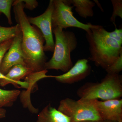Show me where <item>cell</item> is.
Segmentation results:
<instances>
[{
  "instance_id": "6da1fadb",
  "label": "cell",
  "mask_w": 122,
  "mask_h": 122,
  "mask_svg": "<svg viewBox=\"0 0 122 122\" xmlns=\"http://www.w3.org/2000/svg\"><path fill=\"white\" fill-rule=\"evenodd\" d=\"M12 6L15 20L22 31L21 49L25 63L33 72L44 70L47 57L44 50L43 35L29 22L22 0H14Z\"/></svg>"
},
{
  "instance_id": "7a4b0ae2",
  "label": "cell",
  "mask_w": 122,
  "mask_h": 122,
  "mask_svg": "<svg viewBox=\"0 0 122 122\" xmlns=\"http://www.w3.org/2000/svg\"><path fill=\"white\" fill-rule=\"evenodd\" d=\"M86 37L90 57L95 66L106 70L115 61L122 52V45L110 38L103 26L92 25Z\"/></svg>"
},
{
  "instance_id": "3957f363",
  "label": "cell",
  "mask_w": 122,
  "mask_h": 122,
  "mask_svg": "<svg viewBox=\"0 0 122 122\" xmlns=\"http://www.w3.org/2000/svg\"><path fill=\"white\" fill-rule=\"evenodd\" d=\"M55 42L52 57L45 65V70H61L65 73L72 66L71 53L77 46V40L72 31H65L57 27L52 30Z\"/></svg>"
},
{
  "instance_id": "277c9868",
  "label": "cell",
  "mask_w": 122,
  "mask_h": 122,
  "mask_svg": "<svg viewBox=\"0 0 122 122\" xmlns=\"http://www.w3.org/2000/svg\"><path fill=\"white\" fill-rule=\"evenodd\" d=\"M122 75L107 74L100 82H87L79 88L77 95L80 99L105 101L122 97Z\"/></svg>"
},
{
  "instance_id": "5b68a950",
  "label": "cell",
  "mask_w": 122,
  "mask_h": 122,
  "mask_svg": "<svg viewBox=\"0 0 122 122\" xmlns=\"http://www.w3.org/2000/svg\"><path fill=\"white\" fill-rule=\"evenodd\" d=\"M96 100L66 98L61 100L57 110L69 117L70 122L102 120L97 109Z\"/></svg>"
},
{
  "instance_id": "8992f818",
  "label": "cell",
  "mask_w": 122,
  "mask_h": 122,
  "mask_svg": "<svg viewBox=\"0 0 122 122\" xmlns=\"http://www.w3.org/2000/svg\"><path fill=\"white\" fill-rule=\"evenodd\" d=\"M54 8L52 16V28L59 27L66 29L76 27L83 30L87 32L90 31L92 24H83L77 20L73 15V6L67 0H53Z\"/></svg>"
},
{
  "instance_id": "52a82bcc",
  "label": "cell",
  "mask_w": 122,
  "mask_h": 122,
  "mask_svg": "<svg viewBox=\"0 0 122 122\" xmlns=\"http://www.w3.org/2000/svg\"><path fill=\"white\" fill-rule=\"evenodd\" d=\"M53 8V0H50L47 9L44 13L35 17H28L30 23L39 28L43 35L45 42L44 46L45 52H53L54 51L55 42L52 25V16Z\"/></svg>"
},
{
  "instance_id": "ba28073f",
  "label": "cell",
  "mask_w": 122,
  "mask_h": 122,
  "mask_svg": "<svg viewBox=\"0 0 122 122\" xmlns=\"http://www.w3.org/2000/svg\"><path fill=\"white\" fill-rule=\"evenodd\" d=\"M22 33L20 26L10 48L5 55L0 66V72L5 75L13 66H26L21 49Z\"/></svg>"
},
{
  "instance_id": "9c48e42d",
  "label": "cell",
  "mask_w": 122,
  "mask_h": 122,
  "mask_svg": "<svg viewBox=\"0 0 122 122\" xmlns=\"http://www.w3.org/2000/svg\"><path fill=\"white\" fill-rule=\"evenodd\" d=\"M88 59H79L74 66L64 74L54 76L56 81L64 84H73L86 78L91 73Z\"/></svg>"
},
{
  "instance_id": "30bf717a",
  "label": "cell",
  "mask_w": 122,
  "mask_h": 122,
  "mask_svg": "<svg viewBox=\"0 0 122 122\" xmlns=\"http://www.w3.org/2000/svg\"><path fill=\"white\" fill-rule=\"evenodd\" d=\"M97 109L103 120L122 122V99H112L103 101L96 100Z\"/></svg>"
},
{
  "instance_id": "8fae6325",
  "label": "cell",
  "mask_w": 122,
  "mask_h": 122,
  "mask_svg": "<svg viewBox=\"0 0 122 122\" xmlns=\"http://www.w3.org/2000/svg\"><path fill=\"white\" fill-rule=\"evenodd\" d=\"M37 122H70V119L50 103L38 114Z\"/></svg>"
},
{
  "instance_id": "7c38bea8",
  "label": "cell",
  "mask_w": 122,
  "mask_h": 122,
  "mask_svg": "<svg viewBox=\"0 0 122 122\" xmlns=\"http://www.w3.org/2000/svg\"><path fill=\"white\" fill-rule=\"evenodd\" d=\"M32 72H33L30 68L26 66L18 65L13 66L5 75L17 83L20 87L28 89L30 83L26 81H22L20 80Z\"/></svg>"
},
{
  "instance_id": "4fadbf2b",
  "label": "cell",
  "mask_w": 122,
  "mask_h": 122,
  "mask_svg": "<svg viewBox=\"0 0 122 122\" xmlns=\"http://www.w3.org/2000/svg\"><path fill=\"white\" fill-rule=\"evenodd\" d=\"M67 1L75 7V11L81 17L86 18L93 16V8L95 5L93 1L90 0H67Z\"/></svg>"
},
{
  "instance_id": "5bb4252c",
  "label": "cell",
  "mask_w": 122,
  "mask_h": 122,
  "mask_svg": "<svg viewBox=\"0 0 122 122\" xmlns=\"http://www.w3.org/2000/svg\"><path fill=\"white\" fill-rule=\"evenodd\" d=\"M20 92L18 90H7L0 89V108L12 106Z\"/></svg>"
},
{
  "instance_id": "9a60e30c",
  "label": "cell",
  "mask_w": 122,
  "mask_h": 122,
  "mask_svg": "<svg viewBox=\"0 0 122 122\" xmlns=\"http://www.w3.org/2000/svg\"><path fill=\"white\" fill-rule=\"evenodd\" d=\"M19 28L20 26L17 24L15 26L9 27L0 25V43L15 37Z\"/></svg>"
},
{
  "instance_id": "2e32d148",
  "label": "cell",
  "mask_w": 122,
  "mask_h": 122,
  "mask_svg": "<svg viewBox=\"0 0 122 122\" xmlns=\"http://www.w3.org/2000/svg\"><path fill=\"white\" fill-rule=\"evenodd\" d=\"M14 0H0V13L5 15L10 25L13 24L11 16V8Z\"/></svg>"
},
{
  "instance_id": "e0dca14e",
  "label": "cell",
  "mask_w": 122,
  "mask_h": 122,
  "mask_svg": "<svg viewBox=\"0 0 122 122\" xmlns=\"http://www.w3.org/2000/svg\"><path fill=\"white\" fill-rule=\"evenodd\" d=\"M113 6V13L110 19V21L115 25L116 18L118 16L122 19V0H111Z\"/></svg>"
},
{
  "instance_id": "ac0fdd59",
  "label": "cell",
  "mask_w": 122,
  "mask_h": 122,
  "mask_svg": "<svg viewBox=\"0 0 122 122\" xmlns=\"http://www.w3.org/2000/svg\"><path fill=\"white\" fill-rule=\"evenodd\" d=\"M122 70V52L115 61L105 71L107 74H119Z\"/></svg>"
},
{
  "instance_id": "d6986e66",
  "label": "cell",
  "mask_w": 122,
  "mask_h": 122,
  "mask_svg": "<svg viewBox=\"0 0 122 122\" xmlns=\"http://www.w3.org/2000/svg\"><path fill=\"white\" fill-rule=\"evenodd\" d=\"M14 38L8 39L0 43V66L5 55L12 45Z\"/></svg>"
},
{
  "instance_id": "ffe728a7",
  "label": "cell",
  "mask_w": 122,
  "mask_h": 122,
  "mask_svg": "<svg viewBox=\"0 0 122 122\" xmlns=\"http://www.w3.org/2000/svg\"><path fill=\"white\" fill-rule=\"evenodd\" d=\"M107 34L112 39H114L120 45L122 44V29L116 28L114 31L111 32L107 31Z\"/></svg>"
},
{
  "instance_id": "44dd1931",
  "label": "cell",
  "mask_w": 122,
  "mask_h": 122,
  "mask_svg": "<svg viewBox=\"0 0 122 122\" xmlns=\"http://www.w3.org/2000/svg\"><path fill=\"white\" fill-rule=\"evenodd\" d=\"M12 84L14 86L18 88H20V86L17 83L10 79L0 72V85L1 86H4L8 84Z\"/></svg>"
},
{
  "instance_id": "7402d4cb",
  "label": "cell",
  "mask_w": 122,
  "mask_h": 122,
  "mask_svg": "<svg viewBox=\"0 0 122 122\" xmlns=\"http://www.w3.org/2000/svg\"><path fill=\"white\" fill-rule=\"evenodd\" d=\"M24 2V8L32 10L37 8L38 3L36 0H22Z\"/></svg>"
},
{
  "instance_id": "603a6c76",
  "label": "cell",
  "mask_w": 122,
  "mask_h": 122,
  "mask_svg": "<svg viewBox=\"0 0 122 122\" xmlns=\"http://www.w3.org/2000/svg\"><path fill=\"white\" fill-rule=\"evenodd\" d=\"M6 110L3 108H0V119L6 116Z\"/></svg>"
},
{
  "instance_id": "cb8c5ba5",
  "label": "cell",
  "mask_w": 122,
  "mask_h": 122,
  "mask_svg": "<svg viewBox=\"0 0 122 122\" xmlns=\"http://www.w3.org/2000/svg\"><path fill=\"white\" fill-rule=\"evenodd\" d=\"M94 1L95 3H96V4H97V5H98V7H99L100 10H101L102 11H103V9H102V6H101V5H100V3H99V2H98V1L95 0H94Z\"/></svg>"
},
{
  "instance_id": "d4e9b609",
  "label": "cell",
  "mask_w": 122,
  "mask_h": 122,
  "mask_svg": "<svg viewBox=\"0 0 122 122\" xmlns=\"http://www.w3.org/2000/svg\"><path fill=\"white\" fill-rule=\"evenodd\" d=\"M81 122H105L104 120H94V121H86Z\"/></svg>"
},
{
  "instance_id": "484cf974",
  "label": "cell",
  "mask_w": 122,
  "mask_h": 122,
  "mask_svg": "<svg viewBox=\"0 0 122 122\" xmlns=\"http://www.w3.org/2000/svg\"><path fill=\"white\" fill-rule=\"evenodd\" d=\"M105 122H118L117 121H112V120H104Z\"/></svg>"
},
{
  "instance_id": "4316f807",
  "label": "cell",
  "mask_w": 122,
  "mask_h": 122,
  "mask_svg": "<svg viewBox=\"0 0 122 122\" xmlns=\"http://www.w3.org/2000/svg\"><path fill=\"white\" fill-rule=\"evenodd\" d=\"M1 13H0V15H1Z\"/></svg>"
}]
</instances>
